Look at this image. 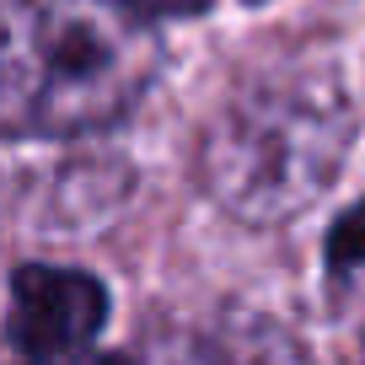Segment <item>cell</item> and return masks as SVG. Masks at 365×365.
Listing matches in <instances>:
<instances>
[{
    "mask_svg": "<svg viewBox=\"0 0 365 365\" xmlns=\"http://www.w3.org/2000/svg\"><path fill=\"white\" fill-rule=\"evenodd\" d=\"M354 103L328 70H269L215 108L199 135V188L242 226H285L333 188Z\"/></svg>",
    "mask_w": 365,
    "mask_h": 365,
    "instance_id": "1",
    "label": "cell"
},
{
    "mask_svg": "<svg viewBox=\"0 0 365 365\" xmlns=\"http://www.w3.org/2000/svg\"><path fill=\"white\" fill-rule=\"evenodd\" d=\"M156 70V27L118 0H6L0 124L16 140H70L118 124Z\"/></svg>",
    "mask_w": 365,
    "mask_h": 365,
    "instance_id": "2",
    "label": "cell"
},
{
    "mask_svg": "<svg viewBox=\"0 0 365 365\" xmlns=\"http://www.w3.org/2000/svg\"><path fill=\"white\" fill-rule=\"evenodd\" d=\"M108 322V290L81 269L22 263L11 274V344L27 360L86 354Z\"/></svg>",
    "mask_w": 365,
    "mask_h": 365,
    "instance_id": "3",
    "label": "cell"
},
{
    "mask_svg": "<svg viewBox=\"0 0 365 365\" xmlns=\"http://www.w3.org/2000/svg\"><path fill=\"white\" fill-rule=\"evenodd\" d=\"M328 274L339 285H354L365 274V199L344 210V220L328 231Z\"/></svg>",
    "mask_w": 365,
    "mask_h": 365,
    "instance_id": "4",
    "label": "cell"
},
{
    "mask_svg": "<svg viewBox=\"0 0 365 365\" xmlns=\"http://www.w3.org/2000/svg\"><path fill=\"white\" fill-rule=\"evenodd\" d=\"M118 6L135 11L145 27H156V22H188V16L210 11V0H118Z\"/></svg>",
    "mask_w": 365,
    "mask_h": 365,
    "instance_id": "5",
    "label": "cell"
},
{
    "mask_svg": "<svg viewBox=\"0 0 365 365\" xmlns=\"http://www.w3.org/2000/svg\"><path fill=\"white\" fill-rule=\"evenodd\" d=\"M27 365H129L124 354H65V360H27Z\"/></svg>",
    "mask_w": 365,
    "mask_h": 365,
    "instance_id": "6",
    "label": "cell"
}]
</instances>
